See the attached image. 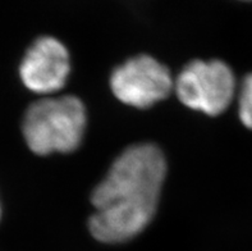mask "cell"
I'll use <instances>...</instances> for the list:
<instances>
[{"instance_id": "obj_1", "label": "cell", "mask_w": 252, "mask_h": 251, "mask_svg": "<svg viewBox=\"0 0 252 251\" xmlns=\"http://www.w3.org/2000/svg\"><path fill=\"white\" fill-rule=\"evenodd\" d=\"M166 175L164 154L153 143L129 146L114 160L91 196L90 232L105 244L140 235L157 213Z\"/></svg>"}, {"instance_id": "obj_2", "label": "cell", "mask_w": 252, "mask_h": 251, "mask_svg": "<svg viewBox=\"0 0 252 251\" xmlns=\"http://www.w3.org/2000/svg\"><path fill=\"white\" fill-rule=\"evenodd\" d=\"M86 123V108L78 98H44L29 107L22 132L29 149L37 155L70 153L80 146Z\"/></svg>"}, {"instance_id": "obj_3", "label": "cell", "mask_w": 252, "mask_h": 251, "mask_svg": "<svg viewBox=\"0 0 252 251\" xmlns=\"http://www.w3.org/2000/svg\"><path fill=\"white\" fill-rule=\"evenodd\" d=\"M181 103L208 115H219L229 108L237 92L236 77L221 61H193L174 81Z\"/></svg>"}, {"instance_id": "obj_4", "label": "cell", "mask_w": 252, "mask_h": 251, "mask_svg": "<svg viewBox=\"0 0 252 251\" xmlns=\"http://www.w3.org/2000/svg\"><path fill=\"white\" fill-rule=\"evenodd\" d=\"M115 98L134 108H150L169 96L174 81L169 70L150 55H137L113 71Z\"/></svg>"}, {"instance_id": "obj_5", "label": "cell", "mask_w": 252, "mask_h": 251, "mask_svg": "<svg viewBox=\"0 0 252 251\" xmlns=\"http://www.w3.org/2000/svg\"><path fill=\"white\" fill-rule=\"evenodd\" d=\"M69 72L70 58L67 48L51 36L37 38L26 51L19 66L23 85L40 95H50L63 89Z\"/></svg>"}, {"instance_id": "obj_6", "label": "cell", "mask_w": 252, "mask_h": 251, "mask_svg": "<svg viewBox=\"0 0 252 251\" xmlns=\"http://www.w3.org/2000/svg\"><path fill=\"white\" fill-rule=\"evenodd\" d=\"M238 117L245 127L252 130V73L247 74L240 86Z\"/></svg>"}, {"instance_id": "obj_7", "label": "cell", "mask_w": 252, "mask_h": 251, "mask_svg": "<svg viewBox=\"0 0 252 251\" xmlns=\"http://www.w3.org/2000/svg\"><path fill=\"white\" fill-rule=\"evenodd\" d=\"M0 216H1V208H0Z\"/></svg>"}, {"instance_id": "obj_8", "label": "cell", "mask_w": 252, "mask_h": 251, "mask_svg": "<svg viewBox=\"0 0 252 251\" xmlns=\"http://www.w3.org/2000/svg\"><path fill=\"white\" fill-rule=\"evenodd\" d=\"M245 1H251V0H245Z\"/></svg>"}]
</instances>
